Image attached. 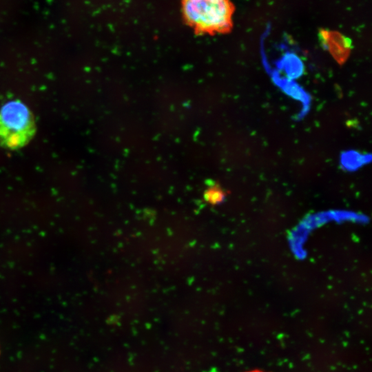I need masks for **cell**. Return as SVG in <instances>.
I'll use <instances>...</instances> for the list:
<instances>
[{
    "instance_id": "6da1fadb",
    "label": "cell",
    "mask_w": 372,
    "mask_h": 372,
    "mask_svg": "<svg viewBox=\"0 0 372 372\" xmlns=\"http://www.w3.org/2000/svg\"><path fill=\"white\" fill-rule=\"evenodd\" d=\"M234 12L230 0H182L183 18L198 33L228 32L233 26Z\"/></svg>"
},
{
    "instance_id": "7a4b0ae2",
    "label": "cell",
    "mask_w": 372,
    "mask_h": 372,
    "mask_svg": "<svg viewBox=\"0 0 372 372\" xmlns=\"http://www.w3.org/2000/svg\"><path fill=\"white\" fill-rule=\"evenodd\" d=\"M35 130L33 115L21 101H9L0 109V146L19 149L30 142Z\"/></svg>"
},
{
    "instance_id": "3957f363",
    "label": "cell",
    "mask_w": 372,
    "mask_h": 372,
    "mask_svg": "<svg viewBox=\"0 0 372 372\" xmlns=\"http://www.w3.org/2000/svg\"><path fill=\"white\" fill-rule=\"evenodd\" d=\"M319 37L322 46L340 65L348 59L351 50V41L343 34L329 30H322Z\"/></svg>"
},
{
    "instance_id": "277c9868",
    "label": "cell",
    "mask_w": 372,
    "mask_h": 372,
    "mask_svg": "<svg viewBox=\"0 0 372 372\" xmlns=\"http://www.w3.org/2000/svg\"><path fill=\"white\" fill-rule=\"evenodd\" d=\"M225 197L224 191L217 186L208 189L205 194L206 200L213 205L223 202Z\"/></svg>"
},
{
    "instance_id": "5b68a950",
    "label": "cell",
    "mask_w": 372,
    "mask_h": 372,
    "mask_svg": "<svg viewBox=\"0 0 372 372\" xmlns=\"http://www.w3.org/2000/svg\"><path fill=\"white\" fill-rule=\"evenodd\" d=\"M247 372H263V371H259V370H254V371H247Z\"/></svg>"
}]
</instances>
